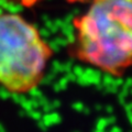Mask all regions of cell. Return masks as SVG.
Returning <instances> with one entry per match:
<instances>
[{
	"instance_id": "cell-1",
	"label": "cell",
	"mask_w": 132,
	"mask_h": 132,
	"mask_svg": "<svg viewBox=\"0 0 132 132\" xmlns=\"http://www.w3.org/2000/svg\"><path fill=\"white\" fill-rule=\"evenodd\" d=\"M73 29L74 59L113 77L132 68V0H92Z\"/></svg>"
},
{
	"instance_id": "cell-2",
	"label": "cell",
	"mask_w": 132,
	"mask_h": 132,
	"mask_svg": "<svg viewBox=\"0 0 132 132\" xmlns=\"http://www.w3.org/2000/svg\"><path fill=\"white\" fill-rule=\"evenodd\" d=\"M54 55L33 24L14 13H0V87L26 95L40 87Z\"/></svg>"
}]
</instances>
